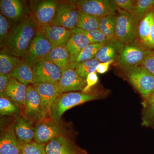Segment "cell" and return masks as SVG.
<instances>
[{
  "mask_svg": "<svg viewBox=\"0 0 154 154\" xmlns=\"http://www.w3.org/2000/svg\"><path fill=\"white\" fill-rule=\"evenodd\" d=\"M38 29V25L31 16L13 24L1 48L15 56L23 58L28 53Z\"/></svg>",
  "mask_w": 154,
  "mask_h": 154,
  "instance_id": "6da1fadb",
  "label": "cell"
},
{
  "mask_svg": "<svg viewBox=\"0 0 154 154\" xmlns=\"http://www.w3.org/2000/svg\"><path fill=\"white\" fill-rule=\"evenodd\" d=\"M103 97V94L96 91L88 93L71 92L63 93L58 96L51 107V117L57 123H60L62 117L67 110L85 102L97 100Z\"/></svg>",
  "mask_w": 154,
  "mask_h": 154,
  "instance_id": "7a4b0ae2",
  "label": "cell"
},
{
  "mask_svg": "<svg viewBox=\"0 0 154 154\" xmlns=\"http://www.w3.org/2000/svg\"><path fill=\"white\" fill-rule=\"evenodd\" d=\"M140 22L133 14L117 8L114 37L124 44L137 39Z\"/></svg>",
  "mask_w": 154,
  "mask_h": 154,
  "instance_id": "3957f363",
  "label": "cell"
},
{
  "mask_svg": "<svg viewBox=\"0 0 154 154\" xmlns=\"http://www.w3.org/2000/svg\"><path fill=\"white\" fill-rule=\"evenodd\" d=\"M125 76L139 92L143 100L154 91V76L142 66L123 69Z\"/></svg>",
  "mask_w": 154,
  "mask_h": 154,
  "instance_id": "277c9868",
  "label": "cell"
},
{
  "mask_svg": "<svg viewBox=\"0 0 154 154\" xmlns=\"http://www.w3.org/2000/svg\"><path fill=\"white\" fill-rule=\"evenodd\" d=\"M153 51L136 39L128 44H124L117 61V64L122 70L140 66Z\"/></svg>",
  "mask_w": 154,
  "mask_h": 154,
  "instance_id": "5b68a950",
  "label": "cell"
},
{
  "mask_svg": "<svg viewBox=\"0 0 154 154\" xmlns=\"http://www.w3.org/2000/svg\"><path fill=\"white\" fill-rule=\"evenodd\" d=\"M59 2L53 0L30 1V16L38 27L52 25Z\"/></svg>",
  "mask_w": 154,
  "mask_h": 154,
  "instance_id": "8992f818",
  "label": "cell"
},
{
  "mask_svg": "<svg viewBox=\"0 0 154 154\" xmlns=\"http://www.w3.org/2000/svg\"><path fill=\"white\" fill-rule=\"evenodd\" d=\"M77 6L82 13L99 18L116 15L118 8L114 0H80Z\"/></svg>",
  "mask_w": 154,
  "mask_h": 154,
  "instance_id": "52a82bcc",
  "label": "cell"
},
{
  "mask_svg": "<svg viewBox=\"0 0 154 154\" xmlns=\"http://www.w3.org/2000/svg\"><path fill=\"white\" fill-rule=\"evenodd\" d=\"M79 16L77 1L59 2L52 25L62 26L71 30L76 27Z\"/></svg>",
  "mask_w": 154,
  "mask_h": 154,
  "instance_id": "ba28073f",
  "label": "cell"
},
{
  "mask_svg": "<svg viewBox=\"0 0 154 154\" xmlns=\"http://www.w3.org/2000/svg\"><path fill=\"white\" fill-rule=\"evenodd\" d=\"M34 84L49 83L57 84L60 79L62 71L55 64L42 59L35 62L33 66Z\"/></svg>",
  "mask_w": 154,
  "mask_h": 154,
  "instance_id": "9c48e42d",
  "label": "cell"
},
{
  "mask_svg": "<svg viewBox=\"0 0 154 154\" xmlns=\"http://www.w3.org/2000/svg\"><path fill=\"white\" fill-rule=\"evenodd\" d=\"M23 114L36 122L48 117L42 104L40 96L33 84L27 86V95Z\"/></svg>",
  "mask_w": 154,
  "mask_h": 154,
  "instance_id": "30bf717a",
  "label": "cell"
},
{
  "mask_svg": "<svg viewBox=\"0 0 154 154\" xmlns=\"http://www.w3.org/2000/svg\"><path fill=\"white\" fill-rule=\"evenodd\" d=\"M1 13L13 24L30 17L29 6L20 0H1Z\"/></svg>",
  "mask_w": 154,
  "mask_h": 154,
  "instance_id": "8fae6325",
  "label": "cell"
},
{
  "mask_svg": "<svg viewBox=\"0 0 154 154\" xmlns=\"http://www.w3.org/2000/svg\"><path fill=\"white\" fill-rule=\"evenodd\" d=\"M64 133L60 123H57L51 117H47L36 122L34 141L45 144L54 138L63 135Z\"/></svg>",
  "mask_w": 154,
  "mask_h": 154,
  "instance_id": "7c38bea8",
  "label": "cell"
},
{
  "mask_svg": "<svg viewBox=\"0 0 154 154\" xmlns=\"http://www.w3.org/2000/svg\"><path fill=\"white\" fill-rule=\"evenodd\" d=\"M52 49L49 40L38 29L31 42L28 53L23 59L34 64L36 61L44 59Z\"/></svg>",
  "mask_w": 154,
  "mask_h": 154,
  "instance_id": "4fadbf2b",
  "label": "cell"
},
{
  "mask_svg": "<svg viewBox=\"0 0 154 154\" xmlns=\"http://www.w3.org/2000/svg\"><path fill=\"white\" fill-rule=\"evenodd\" d=\"M60 95L73 91H82L86 80L80 77L75 69L68 68L62 71L61 77L57 84Z\"/></svg>",
  "mask_w": 154,
  "mask_h": 154,
  "instance_id": "5bb4252c",
  "label": "cell"
},
{
  "mask_svg": "<svg viewBox=\"0 0 154 154\" xmlns=\"http://www.w3.org/2000/svg\"><path fill=\"white\" fill-rule=\"evenodd\" d=\"M33 121L23 114L16 116L14 121V131L20 146L32 142L34 140L35 126Z\"/></svg>",
  "mask_w": 154,
  "mask_h": 154,
  "instance_id": "9a60e30c",
  "label": "cell"
},
{
  "mask_svg": "<svg viewBox=\"0 0 154 154\" xmlns=\"http://www.w3.org/2000/svg\"><path fill=\"white\" fill-rule=\"evenodd\" d=\"M45 148L46 154H78L83 150L63 135L50 141Z\"/></svg>",
  "mask_w": 154,
  "mask_h": 154,
  "instance_id": "2e32d148",
  "label": "cell"
},
{
  "mask_svg": "<svg viewBox=\"0 0 154 154\" xmlns=\"http://www.w3.org/2000/svg\"><path fill=\"white\" fill-rule=\"evenodd\" d=\"M38 30L48 38L52 48L65 46L71 36V30L56 25L38 27Z\"/></svg>",
  "mask_w": 154,
  "mask_h": 154,
  "instance_id": "e0dca14e",
  "label": "cell"
},
{
  "mask_svg": "<svg viewBox=\"0 0 154 154\" xmlns=\"http://www.w3.org/2000/svg\"><path fill=\"white\" fill-rule=\"evenodd\" d=\"M41 98L42 104L48 117H51L53 103L60 95L57 84L36 83L33 84Z\"/></svg>",
  "mask_w": 154,
  "mask_h": 154,
  "instance_id": "ac0fdd59",
  "label": "cell"
},
{
  "mask_svg": "<svg viewBox=\"0 0 154 154\" xmlns=\"http://www.w3.org/2000/svg\"><path fill=\"white\" fill-rule=\"evenodd\" d=\"M124 44L115 37L110 38L97 52L95 58L100 63L118 60Z\"/></svg>",
  "mask_w": 154,
  "mask_h": 154,
  "instance_id": "d6986e66",
  "label": "cell"
},
{
  "mask_svg": "<svg viewBox=\"0 0 154 154\" xmlns=\"http://www.w3.org/2000/svg\"><path fill=\"white\" fill-rule=\"evenodd\" d=\"M0 154H21L20 145L14 131V121L4 130L1 134Z\"/></svg>",
  "mask_w": 154,
  "mask_h": 154,
  "instance_id": "ffe728a7",
  "label": "cell"
},
{
  "mask_svg": "<svg viewBox=\"0 0 154 154\" xmlns=\"http://www.w3.org/2000/svg\"><path fill=\"white\" fill-rule=\"evenodd\" d=\"M6 94L19 107L23 114L27 95V86L11 78L6 88Z\"/></svg>",
  "mask_w": 154,
  "mask_h": 154,
  "instance_id": "44dd1931",
  "label": "cell"
},
{
  "mask_svg": "<svg viewBox=\"0 0 154 154\" xmlns=\"http://www.w3.org/2000/svg\"><path fill=\"white\" fill-rule=\"evenodd\" d=\"M91 44L85 35L80 33H72L65 47L69 57V68L74 63L83 50Z\"/></svg>",
  "mask_w": 154,
  "mask_h": 154,
  "instance_id": "7402d4cb",
  "label": "cell"
},
{
  "mask_svg": "<svg viewBox=\"0 0 154 154\" xmlns=\"http://www.w3.org/2000/svg\"><path fill=\"white\" fill-rule=\"evenodd\" d=\"M34 64L22 58L20 63L10 73L11 78L27 86L34 84Z\"/></svg>",
  "mask_w": 154,
  "mask_h": 154,
  "instance_id": "603a6c76",
  "label": "cell"
},
{
  "mask_svg": "<svg viewBox=\"0 0 154 154\" xmlns=\"http://www.w3.org/2000/svg\"><path fill=\"white\" fill-rule=\"evenodd\" d=\"M44 59L52 62L60 68L62 71L69 68V57L65 46L52 48Z\"/></svg>",
  "mask_w": 154,
  "mask_h": 154,
  "instance_id": "cb8c5ba5",
  "label": "cell"
},
{
  "mask_svg": "<svg viewBox=\"0 0 154 154\" xmlns=\"http://www.w3.org/2000/svg\"><path fill=\"white\" fill-rule=\"evenodd\" d=\"M141 125L147 128H154V91L148 99L143 100Z\"/></svg>",
  "mask_w": 154,
  "mask_h": 154,
  "instance_id": "d4e9b609",
  "label": "cell"
},
{
  "mask_svg": "<svg viewBox=\"0 0 154 154\" xmlns=\"http://www.w3.org/2000/svg\"><path fill=\"white\" fill-rule=\"evenodd\" d=\"M22 59L1 49L0 53V74L9 75L21 62Z\"/></svg>",
  "mask_w": 154,
  "mask_h": 154,
  "instance_id": "484cf974",
  "label": "cell"
},
{
  "mask_svg": "<svg viewBox=\"0 0 154 154\" xmlns=\"http://www.w3.org/2000/svg\"><path fill=\"white\" fill-rule=\"evenodd\" d=\"M154 21V8L146 15L139 24L137 39L143 45L148 37Z\"/></svg>",
  "mask_w": 154,
  "mask_h": 154,
  "instance_id": "4316f807",
  "label": "cell"
},
{
  "mask_svg": "<svg viewBox=\"0 0 154 154\" xmlns=\"http://www.w3.org/2000/svg\"><path fill=\"white\" fill-rule=\"evenodd\" d=\"M101 19L84 14L79 11V19L76 27L87 31L98 30Z\"/></svg>",
  "mask_w": 154,
  "mask_h": 154,
  "instance_id": "83f0119b",
  "label": "cell"
},
{
  "mask_svg": "<svg viewBox=\"0 0 154 154\" xmlns=\"http://www.w3.org/2000/svg\"><path fill=\"white\" fill-rule=\"evenodd\" d=\"M105 43L106 42L89 44L80 54L74 63L70 68L75 69L80 63L95 59L99 50Z\"/></svg>",
  "mask_w": 154,
  "mask_h": 154,
  "instance_id": "f1b7e54d",
  "label": "cell"
},
{
  "mask_svg": "<svg viewBox=\"0 0 154 154\" xmlns=\"http://www.w3.org/2000/svg\"><path fill=\"white\" fill-rule=\"evenodd\" d=\"M116 20V14L107 15L101 19L99 30L106 36L107 40L114 37Z\"/></svg>",
  "mask_w": 154,
  "mask_h": 154,
  "instance_id": "f546056e",
  "label": "cell"
},
{
  "mask_svg": "<svg viewBox=\"0 0 154 154\" xmlns=\"http://www.w3.org/2000/svg\"><path fill=\"white\" fill-rule=\"evenodd\" d=\"M154 8V0L134 1L133 15L140 22L146 15Z\"/></svg>",
  "mask_w": 154,
  "mask_h": 154,
  "instance_id": "4dcf8cb0",
  "label": "cell"
},
{
  "mask_svg": "<svg viewBox=\"0 0 154 154\" xmlns=\"http://www.w3.org/2000/svg\"><path fill=\"white\" fill-rule=\"evenodd\" d=\"M0 113L1 115L13 116L22 114L17 105L7 96L0 97Z\"/></svg>",
  "mask_w": 154,
  "mask_h": 154,
  "instance_id": "1f68e13d",
  "label": "cell"
},
{
  "mask_svg": "<svg viewBox=\"0 0 154 154\" xmlns=\"http://www.w3.org/2000/svg\"><path fill=\"white\" fill-rule=\"evenodd\" d=\"M71 32L72 33H80L85 35L91 44L105 43L107 41L106 36L99 29L87 31L75 27L72 29Z\"/></svg>",
  "mask_w": 154,
  "mask_h": 154,
  "instance_id": "d6a6232c",
  "label": "cell"
},
{
  "mask_svg": "<svg viewBox=\"0 0 154 154\" xmlns=\"http://www.w3.org/2000/svg\"><path fill=\"white\" fill-rule=\"evenodd\" d=\"M100 63L99 61L94 59L80 63L75 69V71L80 77L86 79L90 74L96 71L97 66Z\"/></svg>",
  "mask_w": 154,
  "mask_h": 154,
  "instance_id": "836d02e7",
  "label": "cell"
},
{
  "mask_svg": "<svg viewBox=\"0 0 154 154\" xmlns=\"http://www.w3.org/2000/svg\"><path fill=\"white\" fill-rule=\"evenodd\" d=\"M45 145L33 141L30 143L20 146L21 154H46Z\"/></svg>",
  "mask_w": 154,
  "mask_h": 154,
  "instance_id": "e575fe53",
  "label": "cell"
},
{
  "mask_svg": "<svg viewBox=\"0 0 154 154\" xmlns=\"http://www.w3.org/2000/svg\"><path fill=\"white\" fill-rule=\"evenodd\" d=\"M8 19L2 13L0 14V42L1 46L2 45L8 35L12 25Z\"/></svg>",
  "mask_w": 154,
  "mask_h": 154,
  "instance_id": "d590c367",
  "label": "cell"
},
{
  "mask_svg": "<svg viewBox=\"0 0 154 154\" xmlns=\"http://www.w3.org/2000/svg\"><path fill=\"white\" fill-rule=\"evenodd\" d=\"M118 8L133 14L134 1L133 0H114Z\"/></svg>",
  "mask_w": 154,
  "mask_h": 154,
  "instance_id": "8d00e7d4",
  "label": "cell"
},
{
  "mask_svg": "<svg viewBox=\"0 0 154 154\" xmlns=\"http://www.w3.org/2000/svg\"><path fill=\"white\" fill-rule=\"evenodd\" d=\"M86 86L83 90L84 93H88L91 91V88L98 83L99 77L96 71L90 74L86 79Z\"/></svg>",
  "mask_w": 154,
  "mask_h": 154,
  "instance_id": "74e56055",
  "label": "cell"
},
{
  "mask_svg": "<svg viewBox=\"0 0 154 154\" xmlns=\"http://www.w3.org/2000/svg\"><path fill=\"white\" fill-rule=\"evenodd\" d=\"M140 66H143L154 76V51L146 57Z\"/></svg>",
  "mask_w": 154,
  "mask_h": 154,
  "instance_id": "f35d334b",
  "label": "cell"
},
{
  "mask_svg": "<svg viewBox=\"0 0 154 154\" xmlns=\"http://www.w3.org/2000/svg\"><path fill=\"white\" fill-rule=\"evenodd\" d=\"M11 79L10 75L0 74V94L1 96H7L6 94V88L9 80Z\"/></svg>",
  "mask_w": 154,
  "mask_h": 154,
  "instance_id": "ab89813d",
  "label": "cell"
},
{
  "mask_svg": "<svg viewBox=\"0 0 154 154\" xmlns=\"http://www.w3.org/2000/svg\"><path fill=\"white\" fill-rule=\"evenodd\" d=\"M144 45L152 50H154V21L151 28L148 37L146 40Z\"/></svg>",
  "mask_w": 154,
  "mask_h": 154,
  "instance_id": "60d3db41",
  "label": "cell"
},
{
  "mask_svg": "<svg viewBox=\"0 0 154 154\" xmlns=\"http://www.w3.org/2000/svg\"><path fill=\"white\" fill-rule=\"evenodd\" d=\"M114 61L111 60L105 63H100L97 66L96 71L99 74H104L108 71L110 65L114 62Z\"/></svg>",
  "mask_w": 154,
  "mask_h": 154,
  "instance_id": "b9f144b4",
  "label": "cell"
},
{
  "mask_svg": "<svg viewBox=\"0 0 154 154\" xmlns=\"http://www.w3.org/2000/svg\"><path fill=\"white\" fill-rule=\"evenodd\" d=\"M78 154H88V153L84 149H83L82 152H80Z\"/></svg>",
  "mask_w": 154,
  "mask_h": 154,
  "instance_id": "7bdbcfd3",
  "label": "cell"
}]
</instances>
